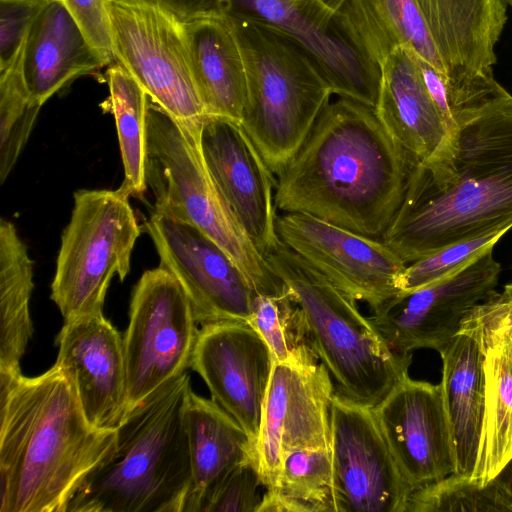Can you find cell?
I'll return each mask as SVG.
<instances>
[{"mask_svg":"<svg viewBox=\"0 0 512 512\" xmlns=\"http://www.w3.org/2000/svg\"><path fill=\"white\" fill-rule=\"evenodd\" d=\"M512 228V95L504 88L411 172L381 240L405 264Z\"/></svg>","mask_w":512,"mask_h":512,"instance_id":"obj_1","label":"cell"},{"mask_svg":"<svg viewBox=\"0 0 512 512\" xmlns=\"http://www.w3.org/2000/svg\"><path fill=\"white\" fill-rule=\"evenodd\" d=\"M415 166L373 107L338 97L276 175L275 207L381 239Z\"/></svg>","mask_w":512,"mask_h":512,"instance_id":"obj_2","label":"cell"},{"mask_svg":"<svg viewBox=\"0 0 512 512\" xmlns=\"http://www.w3.org/2000/svg\"><path fill=\"white\" fill-rule=\"evenodd\" d=\"M0 512H67L117 431L93 428L54 364L35 377L0 375Z\"/></svg>","mask_w":512,"mask_h":512,"instance_id":"obj_3","label":"cell"},{"mask_svg":"<svg viewBox=\"0 0 512 512\" xmlns=\"http://www.w3.org/2000/svg\"><path fill=\"white\" fill-rule=\"evenodd\" d=\"M185 372L128 412L110 454L83 480L67 512H184L191 489Z\"/></svg>","mask_w":512,"mask_h":512,"instance_id":"obj_4","label":"cell"},{"mask_svg":"<svg viewBox=\"0 0 512 512\" xmlns=\"http://www.w3.org/2000/svg\"><path fill=\"white\" fill-rule=\"evenodd\" d=\"M222 14L246 70L241 125L276 176L303 144L333 92L318 63L291 36L246 15Z\"/></svg>","mask_w":512,"mask_h":512,"instance_id":"obj_5","label":"cell"},{"mask_svg":"<svg viewBox=\"0 0 512 512\" xmlns=\"http://www.w3.org/2000/svg\"><path fill=\"white\" fill-rule=\"evenodd\" d=\"M265 258L300 307L310 345L336 391L374 408L408 374L412 354L392 352L369 317L361 314L357 300L283 242Z\"/></svg>","mask_w":512,"mask_h":512,"instance_id":"obj_6","label":"cell"},{"mask_svg":"<svg viewBox=\"0 0 512 512\" xmlns=\"http://www.w3.org/2000/svg\"><path fill=\"white\" fill-rule=\"evenodd\" d=\"M145 176L155 198V212L192 225L211 238L239 266L256 294L285 291L286 285L273 273L217 189L200 140L151 99Z\"/></svg>","mask_w":512,"mask_h":512,"instance_id":"obj_7","label":"cell"},{"mask_svg":"<svg viewBox=\"0 0 512 512\" xmlns=\"http://www.w3.org/2000/svg\"><path fill=\"white\" fill-rule=\"evenodd\" d=\"M129 196L121 187L74 193L51 284V299L64 322L103 314L112 278L122 281L129 273L142 228Z\"/></svg>","mask_w":512,"mask_h":512,"instance_id":"obj_8","label":"cell"},{"mask_svg":"<svg viewBox=\"0 0 512 512\" xmlns=\"http://www.w3.org/2000/svg\"><path fill=\"white\" fill-rule=\"evenodd\" d=\"M115 62L200 140L208 117L196 85L185 20L157 0H106Z\"/></svg>","mask_w":512,"mask_h":512,"instance_id":"obj_9","label":"cell"},{"mask_svg":"<svg viewBox=\"0 0 512 512\" xmlns=\"http://www.w3.org/2000/svg\"><path fill=\"white\" fill-rule=\"evenodd\" d=\"M445 68L431 97L452 131L503 89L493 76L507 22L502 0H414Z\"/></svg>","mask_w":512,"mask_h":512,"instance_id":"obj_10","label":"cell"},{"mask_svg":"<svg viewBox=\"0 0 512 512\" xmlns=\"http://www.w3.org/2000/svg\"><path fill=\"white\" fill-rule=\"evenodd\" d=\"M198 325L172 274L160 266L142 274L123 335L128 412L191 367Z\"/></svg>","mask_w":512,"mask_h":512,"instance_id":"obj_11","label":"cell"},{"mask_svg":"<svg viewBox=\"0 0 512 512\" xmlns=\"http://www.w3.org/2000/svg\"><path fill=\"white\" fill-rule=\"evenodd\" d=\"M335 390L313 349L287 362H273L256 446L265 489L277 485L286 452L330 448Z\"/></svg>","mask_w":512,"mask_h":512,"instance_id":"obj_12","label":"cell"},{"mask_svg":"<svg viewBox=\"0 0 512 512\" xmlns=\"http://www.w3.org/2000/svg\"><path fill=\"white\" fill-rule=\"evenodd\" d=\"M335 512H405L413 492L373 409L335 390L330 409Z\"/></svg>","mask_w":512,"mask_h":512,"instance_id":"obj_13","label":"cell"},{"mask_svg":"<svg viewBox=\"0 0 512 512\" xmlns=\"http://www.w3.org/2000/svg\"><path fill=\"white\" fill-rule=\"evenodd\" d=\"M493 249L461 270L409 293H401L369 317L388 348L399 355L417 349L442 352L462 321L498 284L501 266Z\"/></svg>","mask_w":512,"mask_h":512,"instance_id":"obj_14","label":"cell"},{"mask_svg":"<svg viewBox=\"0 0 512 512\" xmlns=\"http://www.w3.org/2000/svg\"><path fill=\"white\" fill-rule=\"evenodd\" d=\"M276 231L287 247L372 310L401 294L407 264L380 238L295 212L277 215Z\"/></svg>","mask_w":512,"mask_h":512,"instance_id":"obj_15","label":"cell"},{"mask_svg":"<svg viewBox=\"0 0 512 512\" xmlns=\"http://www.w3.org/2000/svg\"><path fill=\"white\" fill-rule=\"evenodd\" d=\"M159 266L179 282L199 325L249 322L256 292L234 260L196 227L153 212L143 226Z\"/></svg>","mask_w":512,"mask_h":512,"instance_id":"obj_16","label":"cell"},{"mask_svg":"<svg viewBox=\"0 0 512 512\" xmlns=\"http://www.w3.org/2000/svg\"><path fill=\"white\" fill-rule=\"evenodd\" d=\"M373 409L389 449L413 491L456 473L441 382L406 374Z\"/></svg>","mask_w":512,"mask_h":512,"instance_id":"obj_17","label":"cell"},{"mask_svg":"<svg viewBox=\"0 0 512 512\" xmlns=\"http://www.w3.org/2000/svg\"><path fill=\"white\" fill-rule=\"evenodd\" d=\"M273 356L259 333L243 321L202 325L191 369L206 383L211 399L256 443Z\"/></svg>","mask_w":512,"mask_h":512,"instance_id":"obj_18","label":"cell"},{"mask_svg":"<svg viewBox=\"0 0 512 512\" xmlns=\"http://www.w3.org/2000/svg\"><path fill=\"white\" fill-rule=\"evenodd\" d=\"M200 145L217 189L266 257L280 243L276 231L275 174L240 122L207 117Z\"/></svg>","mask_w":512,"mask_h":512,"instance_id":"obj_19","label":"cell"},{"mask_svg":"<svg viewBox=\"0 0 512 512\" xmlns=\"http://www.w3.org/2000/svg\"><path fill=\"white\" fill-rule=\"evenodd\" d=\"M209 10L252 17L288 34L315 59L338 97L375 108L379 79L335 26L320 0H212Z\"/></svg>","mask_w":512,"mask_h":512,"instance_id":"obj_20","label":"cell"},{"mask_svg":"<svg viewBox=\"0 0 512 512\" xmlns=\"http://www.w3.org/2000/svg\"><path fill=\"white\" fill-rule=\"evenodd\" d=\"M55 364L72 384L89 424L116 431L128 414L123 336L104 314L65 321Z\"/></svg>","mask_w":512,"mask_h":512,"instance_id":"obj_21","label":"cell"},{"mask_svg":"<svg viewBox=\"0 0 512 512\" xmlns=\"http://www.w3.org/2000/svg\"><path fill=\"white\" fill-rule=\"evenodd\" d=\"M459 332L473 336L483 354L484 416L470 478L486 485L512 460V320L482 301Z\"/></svg>","mask_w":512,"mask_h":512,"instance_id":"obj_22","label":"cell"},{"mask_svg":"<svg viewBox=\"0 0 512 512\" xmlns=\"http://www.w3.org/2000/svg\"><path fill=\"white\" fill-rule=\"evenodd\" d=\"M375 111L416 164L430 159L450 130L423 81L412 50L399 47L379 67Z\"/></svg>","mask_w":512,"mask_h":512,"instance_id":"obj_23","label":"cell"},{"mask_svg":"<svg viewBox=\"0 0 512 512\" xmlns=\"http://www.w3.org/2000/svg\"><path fill=\"white\" fill-rule=\"evenodd\" d=\"M105 65L65 6L48 0L21 51V71L32 100L42 106L76 78Z\"/></svg>","mask_w":512,"mask_h":512,"instance_id":"obj_24","label":"cell"},{"mask_svg":"<svg viewBox=\"0 0 512 512\" xmlns=\"http://www.w3.org/2000/svg\"><path fill=\"white\" fill-rule=\"evenodd\" d=\"M333 20L378 79L381 63L399 47L412 50L445 78L444 65L414 0H344Z\"/></svg>","mask_w":512,"mask_h":512,"instance_id":"obj_25","label":"cell"},{"mask_svg":"<svg viewBox=\"0 0 512 512\" xmlns=\"http://www.w3.org/2000/svg\"><path fill=\"white\" fill-rule=\"evenodd\" d=\"M184 20L193 73L207 116L241 123L247 99L246 70L229 21L216 10Z\"/></svg>","mask_w":512,"mask_h":512,"instance_id":"obj_26","label":"cell"},{"mask_svg":"<svg viewBox=\"0 0 512 512\" xmlns=\"http://www.w3.org/2000/svg\"><path fill=\"white\" fill-rule=\"evenodd\" d=\"M191 489L184 512H205L226 477L257 455L256 443L212 399L191 392L186 409Z\"/></svg>","mask_w":512,"mask_h":512,"instance_id":"obj_27","label":"cell"},{"mask_svg":"<svg viewBox=\"0 0 512 512\" xmlns=\"http://www.w3.org/2000/svg\"><path fill=\"white\" fill-rule=\"evenodd\" d=\"M439 354L442 358L441 384L453 437L456 474L470 477L477 458L484 416L482 350L473 336L459 332Z\"/></svg>","mask_w":512,"mask_h":512,"instance_id":"obj_28","label":"cell"},{"mask_svg":"<svg viewBox=\"0 0 512 512\" xmlns=\"http://www.w3.org/2000/svg\"><path fill=\"white\" fill-rule=\"evenodd\" d=\"M33 261L16 227L0 221V375L21 373L20 360L33 335L29 302Z\"/></svg>","mask_w":512,"mask_h":512,"instance_id":"obj_29","label":"cell"},{"mask_svg":"<svg viewBox=\"0 0 512 512\" xmlns=\"http://www.w3.org/2000/svg\"><path fill=\"white\" fill-rule=\"evenodd\" d=\"M110 111L115 118L124 181L120 186L130 196H142L147 188V111L150 97L139 82L119 63L107 70Z\"/></svg>","mask_w":512,"mask_h":512,"instance_id":"obj_30","label":"cell"},{"mask_svg":"<svg viewBox=\"0 0 512 512\" xmlns=\"http://www.w3.org/2000/svg\"><path fill=\"white\" fill-rule=\"evenodd\" d=\"M512 512V492L499 474L486 485L451 474L415 489L405 512Z\"/></svg>","mask_w":512,"mask_h":512,"instance_id":"obj_31","label":"cell"},{"mask_svg":"<svg viewBox=\"0 0 512 512\" xmlns=\"http://www.w3.org/2000/svg\"><path fill=\"white\" fill-rule=\"evenodd\" d=\"M248 323L263 338L276 362L290 361L313 349L302 311L288 287L278 294H256Z\"/></svg>","mask_w":512,"mask_h":512,"instance_id":"obj_32","label":"cell"},{"mask_svg":"<svg viewBox=\"0 0 512 512\" xmlns=\"http://www.w3.org/2000/svg\"><path fill=\"white\" fill-rule=\"evenodd\" d=\"M21 51L8 68L0 71L1 183L6 180L16 164L42 107L32 100L24 82Z\"/></svg>","mask_w":512,"mask_h":512,"instance_id":"obj_33","label":"cell"},{"mask_svg":"<svg viewBox=\"0 0 512 512\" xmlns=\"http://www.w3.org/2000/svg\"><path fill=\"white\" fill-rule=\"evenodd\" d=\"M271 489L310 505L314 512H335L330 448L286 452L277 485Z\"/></svg>","mask_w":512,"mask_h":512,"instance_id":"obj_34","label":"cell"},{"mask_svg":"<svg viewBox=\"0 0 512 512\" xmlns=\"http://www.w3.org/2000/svg\"><path fill=\"white\" fill-rule=\"evenodd\" d=\"M506 231L452 243L407 264L399 281L401 293H409L439 281L470 264L493 249Z\"/></svg>","mask_w":512,"mask_h":512,"instance_id":"obj_35","label":"cell"},{"mask_svg":"<svg viewBox=\"0 0 512 512\" xmlns=\"http://www.w3.org/2000/svg\"><path fill=\"white\" fill-rule=\"evenodd\" d=\"M263 486L258 457L239 464L221 483L205 512H257Z\"/></svg>","mask_w":512,"mask_h":512,"instance_id":"obj_36","label":"cell"},{"mask_svg":"<svg viewBox=\"0 0 512 512\" xmlns=\"http://www.w3.org/2000/svg\"><path fill=\"white\" fill-rule=\"evenodd\" d=\"M48 0H0V71L19 55L35 17Z\"/></svg>","mask_w":512,"mask_h":512,"instance_id":"obj_37","label":"cell"},{"mask_svg":"<svg viewBox=\"0 0 512 512\" xmlns=\"http://www.w3.org/2000/svg\"><path fill=\"white\" fill-rule=\"evenodd\" d=\"M76 20L106 65L114 60L106 0H58Z\"/></svg>","mask_w":512,"mask_h":512,"instance_id":"obj_38","label":"cell"},{"mask_svg":"<svg viewBox=\"0 0 512 512\" xmlns=\"http://www.w3.org/2000/svg\"><path fill=\"white\" fill-rule=\"evenodd\" d=\"M166 7L174 11L183 19H187L196 14L205 12L209 9L212 0H157Z\"/></svg>","mask_w":512,"mask_h":512,"instance_id":"obj_39","label":"cell"},{"mask_svg":"<svg viewBox=\"0 0 512 512\" xmlns=\"http://www.w3.org/2000/svg\"><path fill=\"white\" fill-rule=\"evenodd\" d=\"M492 309L512 320V282L501 292L494 291L484 300Z\"/></svg>","mask_w":512,"mask_h":512,"instance_id":"obj_40","label":"cell"},{"mask_svg":"<svg viewBox=\"0 0 512 512\" xmlns=\"http://www.w3.org/2000/svg\"><path fill=\"white\" fill-rule=\"evenodd\" d=\"M500 475L504 478L512 492V460L501 471Z\"/></svg>","mask_w":512,"mask_h":512,"instance_id":"obj_41","label":"cell"},{"mask_svg":"<svg viewBox=\"0 0 512 512\" xmlns=\"http://www.w3.org/2000/svg\"><path fill=\"white\" fill-rule=\"evenodd\" d=\"M504 1L507 5H510L512 7V0H502Z\"/></svg>","mask_w":512,"mask_h":512,"instance_id":"obj_42","label":"cell"}]
</instances>
